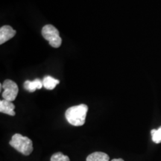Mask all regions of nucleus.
Masks as SVG:
<instances>
[{
  "mask_svg": "<svg viewBox=\"0 0 161 161\" xmlns=\"http://www.w3.org/2000/svg\"><path fill=\"white\" fill-rule=\"evenodd\" d=\"M15 105L11 102L7 100L0 101V112L9 116H15Z\"/></svg>",
  "mask_w": 161,
  "mask_h": 161,
  "instance_id": "nucleus-6",
  "label": "nucleus"
},
{
  "mask_svg": "<svg viewBox=\"0 0 161 161\" xmlns=\"http://www.w3.org/2000/svg\"><path fill=\"white\" fill-rule=\"evenodd\" d=\"M86 161H109L110 158L106 153L96 152L90 154L86 158Z\"/></svg>",
  "mask_w": 161,
  "mask_h": 161,
  "instance_id": "nucleus-8",
  "label": "nucleus"
},
{
  "mask_svg": "<svg viewBox=\"0 0 161 161\" xmlns=\"http://www.w3.org/2000/svg\"><path fill=\"white\" fill-rule=\"evenodd\" d=\"M43 86V81L38 78L34 80H26L24 83V88L30 92H35L36 90L41 89Z\"/></svg>",
  "mask_w": 161,
  "mask_h": 161,
  "instance_id": "nucleus-7",
  "label": "nucleus"
},
{
  "mask_svg": "<svg viewBox=\"0 0 161 161\" xmlns=\"http://www.w3.org/2000/svg\"><path fill=\"white\" fill-rule=\"evenodd\" d=\"M42 35L52 47L58 48L61 45L62 39L60 37L59 31L54 25H46L44 26L42 29Z\"/></svg>",
  "mask_w": 161,
  "mask_h": 161,
  "instance_id": "nucleus-3",
  "label": "nucleus"
},
{
  "mask_svg": "<svg viewBox=\"0 0 161 161\" xmlns=\"http://www.w3.org/2000/svg\"><path fill=\"white\" fill-rule=\"evenodd\" d=\"M9 144L24 155H29L33 152L32 141L27 136H24L19 134H15L12 136Z\"/></svg>",
  "mask_w": 161,
  "mask_h": 161,
  "instance_id": "nucleus-2",
  "label": "nucleus"
},
{
  "mask_svg": "<svg viewBox=\"0 0 161 161\" xmlns=\"http://www.w3.org/2000/svg\"><path fill=\"white\" fill-rule=\"evenodd\" d=\"M60 83L59 80L55 79L52 76H46L44 77L43 80V86L47 90H53L55 89V86Z\"/></svg>",
  "mask_w": 161,
  "mask_h": 161,
  "instance_id": "nucleus-9",
  "label": "nucleus"
},
{
  "mask_svg": "<svg viewBox=\"0 0 161 161\" xmlns=\"http://www.w3.org/2000/svg\"><path fill=\"white\" fill-rule=\"evenodd\" d=\"M111 161H125V160L122 158H119V159H113Z\"/></svg>",
  "mask_w": 161,
  "mask_h": 161,
  "instance_id": "nucleus-12",
  "label": "nucleus"
},
{
  "mask_svg": "<svg viewBox=\"0 0 161 161\" xmlns=\"http://www.w3.org/2000/svg\"><path fill=\"white\" fill-rule=\"evenodd\" d=\"M87 111V105L80 104L79 105L72 106L68 108L65 112V117L72 125L82 126L85 122Z\"/></svg>",
  "mask_w": 161,
  "mask_h": 161,
  "instance_id": "nucleus-1",
  "label": "nucleus"
},
{
  "mask_svg": "<svg viewBox=\"0 0 161 161\" xmlns=\"http://www.w3.org/2000/svg\"><path fill=\"white\" fill-rule=\"evenodd\" d=\"M153 142L158 144L161 142V126L158 129H153L151 131Z\"/></svg>",
  "mask_w": 161,
  "mask_h": 161,
  "instance_id": "nucleus-10",
  "label": "nucleus"
},
{
  "mask_svg": "<svg viewBox=\"0 0 161 161\" xmlns=\"http://www.w3.org/2000/svg\"><path fill=\"white\" fill-rule=\"evenodd\" d=\"M50 161H70L69 157L64 155L63 153L57 152L51 157Z\"/></svg>",
  "mask_w": 161,
  "mask_h": 161,
  "instance_id": "nucleus-11",
  "label": "nucleus"
},
{
  "mask_svg": "<svg viewBox=\"0 0 161 161\" xmlns=\"http://www.w3.org/2000/svg\"><path fill=\"white\" fill-rule=\"evenodd\" d=\"M16 35V31L10 25H4L0 29V44L5 43L13 38Z\"/></svg>",
  "mask_w": 161,
  "mask_h": 161,
  "instance_id": "nucleus-5",
  "label": "nucleus"
},
{
  "mask_svg": "<svg viewBox=\"0 0 161 161\" xmlns=\"http://www.w3.org/2000/svg\"><path fill=\"white\" fill-rule=\"evenodd\" d=\"M2 88L4 89V91L2 94L4 99L9 101V102H13L16 99L18 92H19V88L14 81L9 79L5 80L3 84H1V89Z\"/></svg>",
  "mask_w": 161,
  "mask_h": 161,
  "instance_id": "nucleus-4",
  "label": "nucleus"
}]
</instances>
